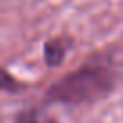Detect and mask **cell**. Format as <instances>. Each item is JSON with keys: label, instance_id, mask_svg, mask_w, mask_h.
I'll return each mask as SVG.
<instances>
[{"label": "cell", "instance_id": "1", "mask_svg": "<svg viewBox=\"0 0 123 123\" xmlns=\"http://www.w3.org/2000/svg\"><path fill=\"white\" fill-rule=\"evenodd\" d=\"M118 81L116 65L109 56H96L78 71L58 80L47 91V100L56 103H91L105 98Z\"/></svg>", "mask_w": 123, "mask_h": 123}, {"label": "cell", "instance_id": "2", "mask_svg": "<svg viewBox=\"0 0 123 123\" xmlns=\"http://www.w3.org/2000/svg\"><path fill=\"white\" fill-rule=\"evenodd\" d=\"M69 40L65 38H54L51 40V42L45 43V47H43V53H45V62L49 63V65H58V63H62L63 62V58H65V53H67V47H69Z\"/></svg>", "mask_w": 123, "mask_h": 123}, {"label": "cell", "instance_id": "3", "mask_svg": "<svg viewBox=\"0 0 123 123\" xmlns=\"http://www.w3.org/2000/svg\"><path fill=\"white\" fill-rule=\"evenodd\" d=\"M15 123H56V119L40 109H27L16 116Z\"/></svg>", "mask_w": 123, "mask_h": 123}, {"label": "cell", "instance_id": "4", "mask_svg": "<svg viewBox=\"0 0 123 123\" xmlns=\"http://www.w3.org/2000/svg\"><path fill=\"white\" fill-rule=\"evenodd\" d=\"M20 85L18 81L15 80L13 76H9L6 71L0 69V89H4V91H16Z\"/></svg>", "mask_w": 123, "mask_h": 123}]
</instances>
